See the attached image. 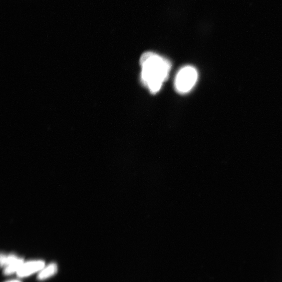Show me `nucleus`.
<instances>
[{"label":"nucleus","instance_id":"nucleus-3","mask_svg":"<svg viewBox=\"0 0 282 282\" xmlns=\"http://www.w3.org/2000/svg\"><path fill=\"white\" fill-rule=\"evenodd\" d=\"M44 267V263L41 261L24 263L21 266L17 275L19 278L27 277L37 272H40Z\"/></svg>","mask_w":282,"mask_h":282},{"label":"nucleus","instance_id":"nucleus-4","mask_svg":"<svg viewBox=\"0 0 282 282\" xmlns=\"http://www.w3.org/2000/svg\"><path fill=\"white\" fill-rule=\"evenodd\" d=\"M57 266L51 264L46 267H44L39 272L38 279L39 280H46L56 274L57 272Z\"/></svg>","mask_w":282,"mask_h":282},{"label":"nucleus","instance_id":"nucleus-6","mask_svg":"<svg viewBox=\"0 0 282 282\" xmlns=\"http://www.w3.org/2000/svg\"><path fill=\"white\" fill-rule=\"evenodd\" d=\"M6 282H21L18 280H12Z\"/></svg>","mask_w":282,"mask_h":282},{"label":"nucleus","instance_id":"nucleus-1","mask_svg":"<svg viewBox=\"0 0 282 282\" xmlns=\"http://www.w3.org/2000/svg\"><path fill=\"white\" fill-rule=\"evenodd\" d=\"M140 64L143 85L152 94L159 92L163 83L168 80L172 67L171 62L155 53L146 52L141 56Z\"/></svg>","mask_w":282,"mask_h":282},{"label":"nucleus","instance_id":"nucleus-2","mask_svg":"<svg viewBox=\"0 0 282 282\" xmlns=\"http://www.w3.org/2000/svg\"><path fill=\"white\" fill-rule=\"evenodd\" d=\"M198 78L197 69L193 66L187 65L177 73L174 82L176 91L180 94L189 93L196 85Z\"/></svg>","mask_w":282,"mask_h":282},{"label":"nucleus","instance_id":"nucleus-5","mask_svg":"<svg viewBox=\"0 0 282 282\" xmlns=\"http://www.w3.org/2000/svg\"><path fill=\"white\" fill-rule=\"evenodd\" d=\"M24 263L23 259L17 258L16 261L5 267L4 273L6 275H9L14 273H16L21 268L22 264Z\"/></svg>","mask_w":282,"mask_h":282}]
</instances>
